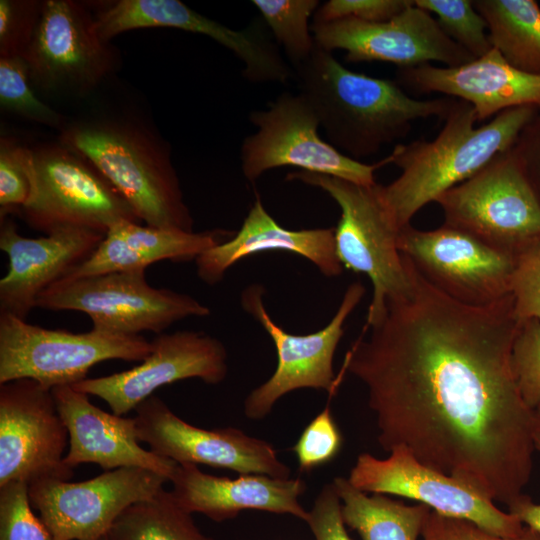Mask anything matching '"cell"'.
I'll return each instance as SVG.
<instances>
[{
	"label": "cell",
	"instance_id": "obj_38",
	"mask_svg": "<svg viewBox=\"0 0 540 540\" xmlns=\"http://www.w3.org/2000/svg\"><path fill=\"white\" fill-rule=\"evenodd\" d=\"M511 294L519 324L540 320V237L515 255Z\"/></svg>",
	"mask_w": 540,
	"mask_h": 540
},
{
	"label": "cell",
	"instance_id": "obj_31",
	"mask_svg": "<svg viewBox=\"0 0 540 540\" xmlns=\"http://www.w3.org/2000/svg\"><path fill=\"white\" fill-rule=\"evenodd\" d=\"M0 105L26 120L59 130L66 122L36 95L23 57H0Z\"/></svg>",
	"mask_w": 540,
	"mask_h": 540
},
{
	"label": "cell",
	"instance_id": "obj_19",
	"mask_svg": "<svg viewBox=\"0 0 540 540\" xmlns=\"http://www.w3.org/2000/svg\"><path fill=\"white\" fill-rule=\"evenodd\" d=\"M151 344V352L141 364L122 372L86 378L71 386L101 398L114 414L124 416L164 385L190 378L219 384L227 376L226 348L205 332H163Z\"/></svg>",
	"mask_w": 540,
	"mask_h": 540
},
{
	"label": "cell",
	"instance_id": "obj_41",
	"mask_svg": "<svg viewBox=\"0 0 540 540\" xmlns=\"http://www.w3.org/2000/svg\"><path fill=\"white\" fill-rule=\"evenodd\" d=\"M305 523L315 540H352L342 518L340 498L332 483L321 489Z\"/></svg>",
	"mask_w": 540,
	"mask_h": 540
},
{
	"label": "cell",
	"instance_id": "obj_13",
	"mask_svg": "<svg viewBox=\"0 0 540 540\" xmlns=\"http://www.w3.org/2000/svg\"><path fill=\"white\" fill-rule=\"evenodd\" d=\"M169 479L140 467H120L81 482L44 478L29 484L34 510L54 540H95L131 505L150 499Z\"/></svg>",
	"mask_w": 540,
	"mask_h": 540
},
{
	"label": "cell",
	"instance_id": "obj_42",
	"mask_svg": "<svg viewBox=\"0 0 540 540\" xmlns=\"http://www.w3.org/2000/svg\"><path fill=\"white\" fill-rule=\"evenodd\" d=\"M512 150L540 200V112L522 130Z\"/></svg>",
	"mask_w": 540,
	"mask_h": 540
},
{
	"label": "cell",
	"instance_id": "obj_24",
	"mask_svg": "<svg viewBox=\"0 0 540 540\" xmlns=\"http://www.w3.org/2000/svg\"><path fill=\"white\" fill-rule=\"evenodd\" d=\"M169 482L173 497L184 510L216 522L232 519L244 510L289 514L304 522L309 516L299 502L306 490L300 478L260 474L220 477L204 473L194 464H177Z\"/></svg>",
	"mask_w": 540,
	"mask_h": 540
},
{
	"label": "cell",
	"instance_id": "obj_12",
	"mask_svg": "<svg viewBox=\"0 0 540 540\" xmlns=\"http://www.w3.org/2000/svg\"><path fill=\"white\" fill-rule=\"evenodd\" d=\"M264 293L262 285L253 284L241 294L243 309L262 325L277 353L271 377L244 400V414L254 420L266 417L275 403L291 391L313 388L334 393L339 384L333 370L334 355L344 335L345 321L362 300L365 288L360 282L350 284L330 322L306 335H294L278 326L265 308Z\"/></svg>",
	"mask_w": 540,
	"mask_h": 540
},
{
	"label": "cell",
	"instance_id": "obj_25",
	"mask_svg": "<svg viewBox=\"0 0 540 540\" xmlns=\"http://www.w3.org/2000/svg\"><path fill=\"white\" fill-rule=\"evenodd\" d=\"M265 251L302 256L326 277L339 276L343 271L335 250L334 228H284L266 211L257 196L237 233L195 260L197 275L208 285H215L233 264Z\"/></svg>",
	"mask_w": 540,
	"mask_h": 540
},
{
	"label": "cell",
	"instance_id": "obj_26",
	"mask_svg": "<svg viewBox=\"0 0 540 540\" xmlns=\"http://www.w3.org/2000/svg\"><path fill=\"white\" fill-rule=\"evenodd\" d=\"M224 229L203 232L163 229L122 220L107 231L91 256L63 278L144 270L151 264L195 261L233 236Z\"/></svg>",
	"mask_w": 540,
	"mask_h": 540
},
{
	"label": "cell",
	"instance_id": "obj_6",
	"mask_svg": "<svg viewBox=\"0 0 540 540\" xmlns=\"http://www.w3.org/2000/svg\"><path fill=\"white\" fill-rule=\"evenodd\" d=\"M32 150L31 193L18 213L34 230L47 235L82 228L106 235L116 222H141L117 189L77 152L59 141Z\"/></svg>",
	"mask_w": 540,
	"mask_h": 540
},
{
	"label": "cell",
	"instance_id": "obj_22",
	"mask_svg": "<svg viewBox=\"0 0 540 540\" xmlns=\"http://www.w3.org/2000/svg\"><path fill=\"white\" fill-rule=\"evenodd\" d=\"M396 82L404 90L437 92L465 101L474 108L478 122L521 106L540 112V75L513 67L494 48L457 67L398 68Z\"/></svg>",
	"mask_w": 540,
	"mask_h": 540
},
{
	"label": "cell",
	"instance_id": "obj_33",
	"mask_svg": "<svg viewBox=\"0 0 540 540\" xmlns=\"http://www.w3.org/2000/svg\"><path fill=\"white\" fill-rule=\"evenodd\" d=\"M32 148L12 137L0 139V216L18 212L27 202L32 185Z\"/></svg>",
	"mask_w": 540,
	"mask_h": 540
},
{
	"label": "cell",
	"instance_id": "obj_4",
	"mask_svg": "<svg viewBox=\"0 0 540 540\" xmlns=\"http://www.w3.org/2000/svg\"><path fill=\"white\" fill-rule=\"evenodd\" d=\"M539 111L532 106L507 109L475 127L477 116L467 102L456 99L439 134L431 141L398 144L392 164L401 174L380 195L394 224L402 229L425 205L472 177L498 154L512 148Z\"/></svg>",
	"mask_w": 540,
	"mask_h": 540
},
{
	"label": "cell",
	"instance_id": "obj_44",
	"mask_svg": "<svg viewBox=\"0 0 540 540\" xmlns=\"http://www.w3.org/2000/svg\"><path fill=\"white\" fill-rule=\"evenodd\" d=\"M95 540H114V539L109 534H106Z\"/></svg>",
	"mask_w": 540,
	"mask_h": 540
},
{
	"label": "cell",
	"instance_id": "obj_34",
	"mask_svg": "<svg viewBox=\"0 0 540 540\" xmlns=\"http://www.w3.org/2000/svg\"><path fill=\"white\" fill-rule=\"evenodd\" d=\"M0 540H54L34 513L26 482L0 486Z\"/></svg>",
	"mask_w": 540,
	"mask_h": 540
},
{
	"label": "cell",
	"instance_id": "obj_11",
	"mask_svg": "<svg viewBox=\"0 0 540 540\" xmlns=\"http://www.w3.org/2000/svg\"><path fill=\"white\" fill-rule=\"evenodd\" d=\"M34 89L47 96L82 98L115 71L119 53L98 33L91 4L44 0L23 57Z\"/></svg>",
	"mask_w": 540,
	"mask_h": 540
},
{
	"label": "cell",
	"instance_id": "obj_32",
	"mask_svg": "<svg viewBox=\"0 0 540 540\" xmlns=\"http://www.w3.org/2000/svg\"><path fill=\"white\" fill-rule=\"evenodd\" d=\"M415 5L436 16L442 31L474 58L492 49L487 23L470 0H414Z\"/></svg>",
	"mask_w": 540,
	"mask_h": 540
},
{
	"label": "cell",
	"instance_id": "obj_2",
	"mask_svg": "<svg viewBox=\"0 0 540 540\" xmlns=\"http://www.w3.org/2000/svg\"><path fill=\"white\" fill-rule=\"evenodd\" d=\"M293 72L298 92L312 105L328 142L355 160L404 138L416 120H444L456 101L415 99L396 81L351 71L317 45Z\"/></svg>",
	"mask_w": 540,
	"mask_h": 540
},
{
	"label": "cell",
	"instance_id": "obj_30",
	"mask_svg": "<svg viewBox=\"0 0 540 540\" xmlns=\"http://www.w3.org/2000/svg\"><path fill=\"white\" fill-rule=\"evenodd\" d=\"M294 69L312 54L316 43L309 26L310 17L320 6L318 0H253Z\"/></svg>",
	"mask_w": 540,
	"mask_h": 540
},
{
	"label": "cell",
	"instance_id": "obj_23",
	"mask_svg": "<svg viewBox=\"0 0 540 540\" xmlns=\"http://www.w3.org/2000/svg\"><path fill=\"white\" fill-rule=\"evenodd\" d=\"M60 416L69 434L64 463L75 468L82 463L99 465L104 471L140 467L170 481L177 464L139 445L134 417L108 413L92 404L89 395L71 385L52 389Z\"/></svg>",
	"mask_w": 540,
	"mask_h": 540
},
{
	"label": "cell",
	"instance_id": "obj_5",
	"mask_svg": "<svg viewBox=\"0 0 540 540\" xmlns=\"http://www.w3.org/2000/svg\"><path fill=\"white\" fill-rule=\"evenodd\" d=\"M287 179L322 189L339 206L336 254L343 267L371 280L373 294L365 327L373 325L384 314L387 300L405 295L412 287L408 259L398 249L401 229L385 208L379 184L361 185L304 171L290 173Z\"/></svg>",
	"mask_w": 540,
	"mask_h": 540
},
{
	"label": "cell",
	"instance_id": "obj_9",
	"mask_svg": "<svg viewBox=\"0 0 540 540\" xmlns=\"http://www.w3.org/2000/svg\"><path fill=\"white\" fill-rule=\"evenodd\" d=\"M436 203L444 224L513 256L540 237V200L512 148Z\"/></svg>",
	"mask_w": 540,
	"mask_h": 540
},
{
	"label": "cell",
	"instance_id": "obj_39",
	"mask_svg": "<svg viewBox=\"0 0 540 540\" xmlns=\"http://www.w3.org/2000/svg\"><path fill=\"white\" fill-rule=\"evenodd\" d=\"M413 0H329L320 5L313 16L314 24L341 19L362 22H383L402 13Z\"/></svg>",
	"mask_w": 540,
	"mask_h": 540
},
{
	"label": "cell",
	"instance_id": "obj_27",
	"mask_svg": "<svg viewBox=\"0 0 540 540\" xmlns=\"http://www.w3.org/2000/svg\"><path fill=\"white\" fill-rule=\"evenodd\" d=\"M332 484L341 501L345 525L361 540H417L432 510L425 504L406 505L384 494L369 496L345 477H335Z\"/></svg>",
	"mask_w": 540,
	"mask_h": 540
},
{
	"label": "cell",
	"instance_id": "obj_28",
	"mask_svg": "<svg viewBox=\"0 0 540 540\" xmlns=\"http://www.w3.org/2000/svg\"><path fill=\"white\" fill-rule=\"evenodd\" d=\"M492 48L513 67L540 75V6L535 0H475Z\"/></svg>",
	"mask_w": 540,
	"mask_h": 540
},
{
	"label": "cell",
	"instance_id": "obj_15",
	"mask_svg": "<svg viewBox=\"0 0 540 540\" xmlns=\"http://www.w3.org/2000/svg\"><path fill=\"white\" fill-rule=\"evenodd\" d=\"M387 458L361 453L351 468L349 482L366 493L409 498L433 511L471 521L501 537H517L524 525L510 512L466 483L419 462L406 448L398 446Z\"/></svg>",
	"mask_w": 540,
	"mask_h": 540
},
{
	"label": "cell",
	"instance_id": "obj_7",
	"mask_svg": "<svg viewBox=\"0 0 540 540\" xmlns=\"http://www.w3.org/2000/svg\"><path fill=\"white\" fill-rule=\"evenodd\" d=\"M151 349L142 335L47 329L0 313V384L27 378L49 389L74 385L97 363L143 361Z\"/></svg>",
	"mask_w": 540,
	"mask_h": 540
},
{
	"label": "cell",
	"instance_id": "obj_45",
	"mask_svg": "<svg viewBox=\"0 0 540 540\" xmlns=\"http://www.w3.org/2000/svg\"><path fill=\"white\" fill-rule=\"evenodd\" d=\"M536 412H537V414H538V416L540 418V407L536 410Z\"/></svg>",
	"mask_w": 540,
	"mask_h": 540
},
{
	"label": "cell",
	"instance_id": "obj_3",
	"mask_svg": "<svg viewBox=\"0 0 540 540\" xmlns=\"http://www.w3.org/2000/svg\"><path fill=\"white\" fill-rule=\"evenodd\" d=\"M61 144L94 165L146 225L193 231L169 144L131 113L86 116L65 122Z\"/></svg>",
	"mask_w": 540,
	"mask_h": 540
},
{
	"label": "cell",
	"instance_id": "obj_43",
	"mask_svg": "<svg viewBox=\"0 0 540 540\" xmlns=\"http://www.w3.org/2000/svg\"><path fill=\"white\" fill-rule=\"evenodd\" d=\"M535 449L540 452V428L534 436ZM513 514L523 525L540 534V504L533 503L529 498L522 496L509 506Z\"/></svg>",
	"mask_w": 540,
	"mask_h": 540
},
{
	"label": "cell",
	"instance_id": "obj_10",
	"mask_svg": "<svg viewBox=\"0 0 540 540\" xmlns=\"http://www.w3.org/2000/svg\"><path fill=\"white\" fill-rule=\"evenodd\" d=\"M257 131L241 145L244 177L255 182L266 171L297 167L304 172L341 178L361 185L376 184L374 173L392 164L391 155L374 164L355 160L319 136V118L299 92H283L266 110L249 115Z\"/></svg>",
	"mask_w": 540,
	"mask_h": 540
},
{
	"label": "cell",
	"instance_id": "obj_17",
	"mask_svg": "<svg viewBox=\"0 0 540 540\" xmlns=\"http://www.w3.org/2000/svg\"><path fill=\"white\" fill-rule=\"evenodd\" d=\"M139 442L153 453L178 464H204L239 474L290 478V468L269 442L234 427L203 429L178 417L159 397L152 395L136 409Z\"/></svg>",
	"mask_w": 540,
	"mask_h": 540
},
{
	"label": "cell",
	"instance_id": "obj_21",
	"mask_svg": "<svg viewBox=\"0 0 540 540\" xmlns=\"http://www.w3.org/2000/svg\"><path fill=\"white\" fill-rule=\"evenodd\" d=\"M104 237L94 230L66 228L30 238L19 234L7 216L1 218L0 249L9 266L0 280V313L26 320L39 295L86 261Z\"/></svg>",
	"mask_w": 540,
	"mask_h": 540
},
{
	"label": "cell",
	"instance_id": "obj_29",
	"mask_svg": "<svg viewBox=\"0 0 540 540\" xmlns=\"http://www.w3.org/2000/svg\"><path fill=\"white\" fill-rule=\"evenodd\" d=\"M108 534L114 540H214L198 529L192 514L164 487L150 499L128 507Z\"/></svg>",
	"mask_w": 540,
	"mask_h": 540
},
{
	"label": "cell",
	"instance_id": "obj_35",
	"mask_svg": "<svg viewBox=\"0 0 540 540\" xmlns=\"http://www.w3.org/2000/svg\"><path fill=\"white\" fill-rule=\"evenodd\" d=\"M514 378L527 406L540 407V320L519 324L511 351Z\"/></svg>",
	"mask_w": 540,
	"mask_h": 540
},
{
	"label": "cell",
	"instance_id": "obj_40",
	"mask_svg": "<svg viewBox=\"0 0 540 540\" xmlns=\"http://www.w3.org/2000/svg\"><path fill=\"white\" fill-rule=\"evenodd\" d=\"M422 540H540V534L530 528L517 537H501L475 523L445 516L433 510L427 515L421 531Z\"/></svg>",
	"mask_w": 540,
	"mask_h": 540
},
{
	"label": "cell",
	"instance_id": "obj_18",
	"mask_svg": "<svg viewBox=\"0 0 540 540\" xmlns=\"http://www.w3.org/2000/svg\"><path fill=\"white\" fill-rule=\"evenodd\" d=\"M316 45L328 52L344 50L349 62L381 61L399 68L430 64L457 67L474 58L451 40L436 19L413 3L383 22L341 19L312 24Z\"/></svg>",
	"mask_w": 540,
	"mask_h": 540
},
{
	"label": "cell",
	"instance_id": "obj_8",
	"mask_svg": "<svg viewBox=\"0 0 540 540\" xmlns=\"http://www.w3.org/2000/svg\"><path fill=\"white\" fill-rule=\"evenodd\" d=\"M36 307L80 311L94 329L125 335L161 334L177 321L210 314L188 294L152 287L144 270L62 278L39 295Z\"/></svg>",
	"mask_w": 540,
	"mask_h": 540
},
{
	"label": "cell",
	"instance_id": "obj_20",
	"mask_svg": "<svg viewBox=\"0 0 540 540\" xmlns=\"http://www.w3.org/2000/svg\"><path fill=\"white\" fill-rule=\"evenodd\" d=\"M99 35L107 41L135 29L175 28L205 35L230 50L244 64L243 76L253 83L272 80L283 57L277 45L254 21L242 30L229 28L178 0H113L92 4Z\"/></svg>",
	"mask_w": 540,
	"mask_h": 540
},
{
	"label": "cell",
	"instance_id": "obj_37",
	"mask_svg": "<svg viewBox=\"0 0 540 540\" xmlns=\"http://www.w3.org/2000/svg\"><path fill=\"white\" fill-rule=\"evenodd\" d=\"M42 2L0 1V57H24L37 29Z\"/></svg>",
	"mask_w": 540,
	"mask_h": 540
},
{
	"label": "cell",
	"instance_id": "obj_16",
	"mask_svg": "<svg viewBox=\"0 0 540 540\" xmlns=\"http://www.w3.org/2000/svg\"><path fill=\"white\" fill-rule=\"evenodd\" d=\"M67 427L52 389L32 379L0 384V486L44 478L69 480Z\"/></svg>",
	"mask_w": 540,
	"mask_h": 540
},
{
	"label": "cell",
	"instance_id": "obj_14",
	"mask_svg": "<svg viewBox=\"0 0 540 540\" xmlns=\"http://www.w3.org/2000/svg\"><path fill=\"white\" fill-rule=\"evenodd\" d=\"M398 249L435 288L470 306H486L511 294L515 256L448 226L429 231L403 227Z\"/></svg>",
	"mask_w": 540,
	"mask_h": 540
},
{
	"label": "cell",
	"instance_id": "obj_1",
	"mask_svg": "<svg viewBox=\"0 0 540 540\" xmlns=\"http://www.w3.org/2000/svg\"><path fill=\"white\" fill-rule=\"evenodd\" d=\"M407 257V256H406ZM412 287L387 300L342 373L366 387L377 441L509 506L529 480L537 412L517 387L512 294L470 306L430 284L407 257Z\"/></svg>",
	"mask_w": 540,
	"mask_h": 540
},
{
	"label": "cell",
	"instance_id": "obj_36",
	"mask_svg": "<svg viewBox=\"0 0 540 540\" xmlns=\"http://www.w3.org/2000/svg\"><path fill=\"white\" fill-rule=\"evenodd\" d=\"M342 434L326 406L304 428L292 450L300 470H311L332 461L341 450Z\"/></svg>",
	"mask_w": 540,
	"mask_h": 540
}]
</instances>
